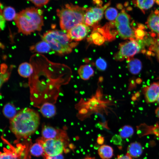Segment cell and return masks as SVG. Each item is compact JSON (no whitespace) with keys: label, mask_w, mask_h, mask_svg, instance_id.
Listing matches in <instances>:
<instances>
[{"label":"cell","mask_w":159,"mask_h":159,"mask_svg":"<svg viewBox=\"0 0 159 159\" xmlns=\"http://www.w3.org/2000/svg\"><path fill=\"white\" fill-rule=\"evenodd\" d=\"M43 13L40 9L31 7L17 13L14 20L18 32L28 35L41 31L44 24Z\"/></svg>","instance_id":"obj_2"},{"label":"cell","mask_w":159,"mask_h":159,"mask_svg":"<svg viewBox=\"0 0 159 159\" xmlns=\"http://www.w3.org/2000/svg\"><path fill=\"white\" fill-rule=\"evenodd\" d=\"M78 74L80 78L84 80H87L94 75V71L89 65H81L78 70Z\"/></svg>","instance_id":"obj_17"},{"label":"cell","mask_w":159,"mask_h":159,"mask_svg":"<svg viewBox=\"0 0 159 159\" xmlns=\"http://www.w3.org/2000/svg\"><path fill=\"white\" fill-rule=\"evenodd\" d=\"M2 76H1V78L2 77V78H1V79H2V82H4L5 80H7L8 79L9 75V72H5L4 74H2Z\"/></svg>","instance_id":"obj_33"},{"label":"cell","mask_w":159,"mask_h":159,"mask_svg":"<svg viewBox=\"0 0 159 159\" xmlns=\"http://www.w3.org/2000/svg\"><path fill=\"white\" fill-rule=\"evenodd\" d=\"M37 142L43 146L44 155L53 156L62 154L67 145L68 141L61 139H45L42 138Z\"/></svg>","instance_id":"obj_7"},{"label":"cell","mask_w":159,"mask_h":159,"mask_svg":"<svg viewBox=\"0 0 159 159\" xmlns=\"http://www.w3.org/2000/svg\"><path fill=\"white\" fill-rule=\"evenodd\" d=\"M143 43L141 41L132 39L120 44L119 49L114 56L116 60L121 61L125 58L132 57L142 50Z\"/></svg>","instance_id":"obj_6"},{"label":"cell","mask_w":159,"mask_h":159,"mask_svg":"<svg viewBox=\"0 0 159 159\" xmlns=\"http://www.w3.org/2000/svg\"><path fill=\"white\" fill-rule=\"evenodd\" d=\"M0 159H16L15 154L10 152H1Z\"/></svg>","instance_id":"obj_27"},{"label":"cell","mask_w":159,"mask_h":159,"mask_svg":"<svg viewBox=\"0 0 159 159\" xmlns=\"http://www.w3.org/2000/svg\"><path fill=\"white\" fill-rule=\"evenodd\" d=\"M18 72L21 77L27 78L30 76L33 73L34 68L30 62H24L19 65Z\"/></svg>","instance_id":"obj_15"},{"label":"cell","mask_w":159,"mask_h":159,"mask_svg":"<svg viewBox=\"0 0 159 159\" xmlns=\"http://www.w3.org/2000/svg\"><path fill=\"white\" fill-rule=\"evenodd\" d=\"M98 153L102 159H110L113 155V150L109 145H103L100 146Z\"/></svg>","instance_id":"obj_18"},{"label":"cell","mask_w":159,"mask_h":159,"mask_svg":"<svg viewBox=\"0 0 159 159\" xmlns=\"http://www.w3.org/2000/svg\"><path fill=\"white\" fill-rule=\"evenodd\" d=\"M116 159H132V157L127 153L125 155H118Z\"/></svg>","instance_id":"obj_32"},{"label":"cell","mask_w":159,"mask_h":159,"mask_svg":"<svg viewBox=\"0 0 159 159\" xmlns=\"http://www.w3.org/2000/svg\"><path fill=\"white\" fill-rule=\"evenodd\" d=\"M44 156L45 159H64V157L62 154L53 156L47 155H44Z\"/></svg>","instance_id":"obj_30"},{"label":"cell","mask_w":159,"mask_h":159,"mask_svg":"<svg viewBox=\"0 0 159 159\" xmlns=\"http://www.w3.org/2000/svg\"><path fill=\"white\" fill-rule=\"evenodd\" d=\"M86 9L71 4H67L57 9V14L61 29L67 32L76 26L84 23Z\"/></svg>","instance_id":"obj_3"},{"label":"cell","mask_w":159,"mask_h":159,"mask_svg":"<svg viewBox=\"0 0 159 159\" xmlns=\"http://www.w3.org/2000/svg\"><path fill=\"white\" fill-rule=\"evenodd\" d=\"M31 1L35 6L38 7H42L46 5L49 0H27Z\"/></svg>","instance_id":"obj_28"},{"label":"cell","mask_w":159,"mask_h":159,"mask_svg":"<svg viewBox=\"0 0 159 159\" xmlns=\"http://www.w3.org/2000/svg\"><path fill=\"white\" fill-rule=\"evenodd\" d=\"M42 138L45 139H61L69 141L66 132L62 130L54 128L52 127L45 125L42 129Z\"/></svg>","instance_id":"obj_9"},{"label":"cell","mask_w":159,"mask_h":159,"mask_svg":"<svg viewBox=\"0 0 159 159\" xmlns=\"http://www.w3.org/2000/svg\"><path fill=\"white\" fill-rule=\"evenodd\" d=\"M144 95L147 102L152 103L157 101L159 96V83L154 82L145 89Z\"/></svg>","instance_id":"obj_11"},{"label":"cell","mask_w":159,"mask_h":159,"mask_svg":"<svg viewBox=\"0 0 159 159\" xmlns=\"http://www.w3.org/2000/svg\"><path fill=\"white\" fill-rule=\"evenodd\" d=\"M2 13L5 20L8 21L14 20L16 14L15 9L11 6L5 7L2 11Z\"/></svg>","instance_id":"obj_22"},{"label":"cell","mask_w":159,"mask_h":159,"mask_svg":"<svg viewBox=\"0 0 159 159\" xmlns=\"http://www.w3.org/2000/svg\"><path fill=\"white\" fill-rule=\"evenodd\" d=\"M2 11L1 9L0 8V27L1 29H3L5 26V19L2 14Z\"/></svg>","instance_id":"obj_31"},{"label":"cell","mask_w":159,"mask_h":159,"mask_svg":"<svg viewBox=\"0 0 159 159\" xmlns=\"http://www.w3.org/2000/svg\"><path fill=\"white\" fill-rule=\"evenodd\" d=\"M49 44L45 41L42 40L30 47V51L33 53L41 54L47 53L51 49Z\"/></svg>","instance_id":"obj_13"},{"label":"cell","mask_w":159,"mask_h":159,"mask_svg":"<svg viewBox=\"0 0 159 159\" xmlns=\"http://www.w3.org/2000/svg\"><path fill=\"white\" fill-rule=\"evenodd\" d=\"M2 112L4 116L10 120L13 118L17 113L16 109L14 106L9 103L4 105Z\"/></svg>","instance_id":"obj_21"},{"label":"cell","mask_w":159,"mask_h":159,"mask_svg":"<svg viewBox=\"0 0 159 159\" xmlns=\"http://www.w3.org/2000/svg\"><path fill=\"white\" fill-rule=\"evenodd\" d=\"M31 154L36 157H39L44 154V150L42 145L37 142L34 144L30 149Z\"/></svg>","instance_id":"obj_23"},{"label":"cell","mask_w":159,"mask_h":159,"mask_svg":"<svg viewBox=\"0 0 159 159\" xmlns=\"http://www.w3.org/2000/svg\"><path fill=\"white\" fill-rule=\"evenodd\" d=\"M42 38L49 44L51 49L62 55L70 53L72 48L77 44V42H72L67 33L57 29L47 31Z\"/></svg>","instance_id":"obj_4"},{"label":"cell","mask_w":159,"mask_h":159,"mask_svg":"<svg viewBox=\"0 0 159 159\" xmlns=\"http://www.w3.org/2000/svg\"><path fill=\"white\" fill-rule=\"evenodd\" d=\"M97 68L100 70L103 71L105 70L107 67L106 62L103 59L99 58L97 59L95 62Z\"/></svg>","instance_id":"obj_26"},{"label":"cell","mask_w":159,"mask_h":159,"mask_svg":"<svg viewBox=\"0 0 159 159\" xmlns=\"http://www.w3.org/2000/svg\"><path fill=\"white\" fill-rule=\"evenodd\" d=\"M110 1L103 6L91 7L86 9L84 24L89 26H94L102 18L104 12L110 5Z\"/></svg>","instance_id":"obj_8"},{"label":"cell","mask_w":159,"mask_h":159,"mask_svg":"<svg viewBox=\"0 0 159 159\" xmlns=\"http://www.w3.org/2000/svg\"><path fill=\"white\" fill-rule=\"evenodd\" d=\"M156 0H133V4L145 13L153 5Z\"/></svg>","instance_id":"obj_19"},{"label":"cell","mask_w":159,"mask_h":159,"mask_svg":"<svg viewBox=\"0 0 159 159\" xmlns=\"http://www.w3.org/2000/svg\"><path fill=\"white\" fill-rule=\"evenodd\" d=\"M155 113L156 116L159 118V107H157L156 109Z\"/></svg>","instance_id":"obj_35"},{"label":"cell","mask_w":159,"mask_h":159,"mask_svg":"<svg viewBox=\"0 0 159 159\" xmlns=\"http://www.w3.org/2000/svg\"><path fill=\"white\" fill-rule=\"evenodd\" d=\"M104 139L103 137L101 136H99L97 139V143L100 145H102L104 142Z\"/></svg>","instance_id":"obj_34"},{"label":"cell","mask_w":159,"mask_h":159,"mask_svg":"<svg viewBox=\"0 0 159 159\" xmlns=\"http://www.w3.org/2000/svg\"><path fill=\"white\" fill-rule=\"evenodd\" d=\"M153 49L155 51L157 56L159 60V35L155 40L154 43Z\"/></svg>","instance_id":"obj_29"},{"label":"cell","mask_w":159,"mask_h":159,"mask_svg":"<svg viewBox=\"0 0 159 159\" xmlns=\"http://www.w3.org/2000/svg\"><path fill=\"white\" fill-rule=\"evenodd\" d=\"M120 136L123 138H127L131 136L134 133L133 128L129 125H125L119 130Z\"/></svg>","instance_id":"obj_24"},{"label":"cell","mask_w":159,"mask_h":159,"mask_svg":"<svg viewBox=\"0 0 159 159\" xmlns=\"http://www.w3.org/2000/svg\"><path fill=\"white\" fill-rule=\"evenodd\" d=\"M147 23L152 31L159 34V10H156L151 11Z\"/></svg>","instance_id":"obj_12"},{"label":"cell","mask_w":159,"mask_h":159,"mask_svg":"<svg viewBox=\"0 0 159 159\" xmlns=\"http://www.w3.org/2000/svg\"><path fill=\"white\" fill-rule=\"evenodd\" d=\"M157 102H158V104H159V96L157 99Z\"/></svg>","instance_id":"obj_37"},{"label":"cell","mask_w":159,"mask_h":159,"mask_svg":"<svg viewBox=\"0 0 159 159\" xmlns=\"http://www.w3.org/2000/svg\"><path fill=\"white\" fill-rule=\"evenodd\" d=\"M90 31L89 26L83 23L79 24L67 32L69 37L72 40L80 41L84 39Z\"/></svg>","instance_id":"obj_10"},{"label":"cell","mask_w":159,"mask_h":159,"mask_svg":"<svg viewBox=\"0 0 159 159\" xmlns=\"http://www.w3.org/2000/svg\"><path fill=\"white\" fill-rule=\"evenodd\" d=\"M127 153L133 158H137L142 154L143 149L141 144L137 142L131 143L127 148Z\"/></svg>","instance_id":"obj_16"},{"label":"cell","mask_w":159,"mask_h":159,"mask_svg":"<svg viewBox=\"0 0 159 159\" xmlns=\"http://www.w3.org/2000/svg\"><path fill=\"white\" fill-rule=\"evenodd\" d=\"M127 67L129 71L131 74H138L141 70V62L138 59H132L129 61Z\"/></svg>","instance_id":"obj_20"},{"label":"cell","mask_w":159,"mask_h":159,"mask_svg":"<svg viewBox=\"0 0 159 159\" xmlns=\"http://www.w3.org/2000/svg\"><path fill=\"white\" fill-rule=\"evenodd\" d=\"M130 16L123 9L119 14L114 21L119 36L123 39H132L136 36L130 25Z\"/></svg>","instance_id":"obj_5"},{"label":"cell","mask_w":159,"mask_h":159,"mask_svg":"<svg viewBox=\"0 0 159 159\" xmlns=\"http://www.w3.org/2000/svg\"><path fill=\"white\" fill-rule=\"evenodd\" d=\"M40 111L44 117L50 118L54 116L56 114L55 106L53 104L46 102L41 107Z\"/></svg>","instance_id":"obj_14"},{"label":"cell","mask_w":159,"mask_h":159,"mask_svg":"<svg viewBox=\"0 0 159 159\" xmlns=\"http://www.w3.org/2000/svg\"><path fill=\"white\" fill-rule=\"evenodd\" d=\"M39 123L38 113L33 109L25 108L10 120L9 128L17 138H26L35 132Z\"/></svg>","instance_id":"obj_1"},{"label":"cell","mask_w":159,"mask_h":159,"mask_svg":"<svg viewBox=\"0 0 159 159\" xmlns=\"http://www.w3.org/2000/svg\"><path fill=\"white\" fill-rule=\"evenodd\" d=\"M83 159H95L94 157H87Z\"/></svg>","instance_id":"obj_36"},{"label":"cell","mask_w":159,"mask_h":159,"mask_svg":"<svg viewBox=\"0 0 159 159\" xmlns=\"http://www.w3.org/2000/svg\"><path fill=\"white\" fill-rule=\"evenodd\" d=\"M105 14L106 19L112 21L115 19L118 15L117 10L114 8L111 7L106 9Z\"/></svg>","instance_id":"obj_25"}]
</instances>
